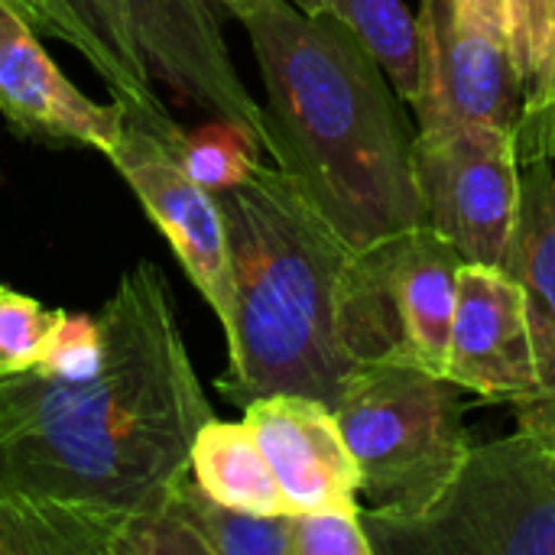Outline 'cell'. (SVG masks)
Returning <instances> with one entry per match:
<instances>
[{"label": "cell", "mask_w": 555, "mask_h": 555, "mask_svg": "<svg viewBox=\"0 0 555 555\" xmlns=\"http://www.w3.org/2000/svg\"><path fill=\"white\" fill-rule=\"evenodd\" d=\"M104 354L81 380L0 377V498L107 514L153 507L215 416L163 270L140 260L101 309Z\"/></svg>", "instance_id": "obj_1"}, {"label": "cell", "mask_w": 555, "mask_h": 555, "mask_svg": "<svg viewBox=\"0 0 555 555\" xmlns=\"http://www.w3.org/2000/svg\"><path fill=\"white\" fill-rule=\"evenodd\" d=\"M211 195L234 280L231 361L215 380L228 403L302 393L335 406L361 364L403 361L371 250L348 247L276 166Z\"/></svg>", "instance_id": "obj_2"}, {"label": "cell", "mask_w": 555, "mask_h": 555, "mask_svg": "<svg viewBox=\"0 0 555 555\" xmlns=\"http://www.w3.org/2000/svg\"><path fill=\"white\" fill-rule=\"evenodd\" d=\"M267 104L263 153L354 250L426 224L416 130L367 42L338 16L254 0L241 16Z\"/></svg>", "instance_id": "obj_3"}, {"label": "cell", "mask_w": 555, "mask_h": 555, "mask_svg": "<svg viewBox=\"0 0 555 555\" xmlns=\"http://www.w3.org/2000/svg\"><path fill=\"white\" fill-rule=\"evenodd\" d=\"M215 0H26V20L98 72L127 124L176 150L185 140L156 85L215 120L244 127L260 140V104L244 88L221 39ZM263 143V140H260Z\"/></svg>", "instance_id": "obj_4"}, {"label": "cell", "mask_w": 555, "mask_h": 555, "mask_svg": "<svg viewBox=\"0 0 555 555\" xmlns=\"http://www.w3.org/2000/svg\"><path fill=\"white\" fill-rule=\"evenodd\" d=\"M374 511L416 517L462 468L472 436L462 387L403 361L361 364L332 406Z\"/></svg>", "instance_id": "obj_5"}, {"label": "cell", "mask_w": 555, "mask_h": 555, "mask_svg": "<svg viewBox=\"0 0 555 555\" xmlns=\"http://www.w3.org/2000/svg\"><path fill=\"white\" fill-rule=\"evenodd\" d=\"M361 524L374 555H555V449L524 426L472 442L429 511L361 507Z\"/></svg>", "instance_id": "obj_6"}, {"label": "cell", "mask_w": 555, "mask_h": 555, "mask_svg": "<svg viewBox=\"0 0 555 555\" xmlns=\"http://www.w3.org/2000/svg\"><path fill=\"white\" fill-rule=\"evenodd\" d=\"M413 176L426 224L465 263L504 270L520 211L517 133L485 124L416 130Z\"/></svg>", "instance_id": "obj_7"}, {"label": "cell", "mask_w": 555, "mask_h": 555, "mask_svg": "<svg viewBox=\"0 0 555 555\" xmlns=\"http://www.w3.org/2000/svg\"><path fill=\"white\" fill-rule=\"evenodd\" d=\"M420 91L410 101L416 130L485 124L520 127L524 88L511 42L488 29L465 26L452 0H420Z\"/></svg>", "instance_id": "obj_8"}, {"label": "cell", "mask_w": 555, "mask_h": 555, "mask_svg": "<svg viewBox=\"0 0 555 555\" xmlns=\"http://www.w3.org/2000/svg\"><path fill=\"white\" fill-rule=\"evenodd\" d=\"M104 156L133 189L150 221L166 234L185 276L195 283L228 335L234 325V280L228 231L215 195L179 166L166 143L137 124H127Z\"/></svg>", "instance_id": "obj_9"}, {"label": "cell", "mask_w": 555, "mask_h": 555, "mask_svg": "<svg viewBox=\"0 0 555 555\" xmlns=\"http://www.w3.org/2000/svg\"><path fill=\"white\" fill-rule=\"evenodd\" d=\"M442 374L491 403H517L540 390L527 302L507 270L462 267Z\"/></svg>", "instance_id": "obj_10"}, {"label": "cell", "mask_w": 555, "mask_h": 555, "mask_svg": "<svg viewBox=\"0 0 555 555\" xmlns=\"http://www.w3.org/2000/svg\"><path fill=\"white\" fill-rule=\"evenodd\" d=\"M0 114L36 143L98 153H107L127 127L117 101L98 104L62 75L29 20L7 0H0Z\"/></svg>", "instance_id": "obj_11"}, {"label": "cell", "mask_w": 555, "mask_h": 555, "mask_svg": "<svg viewBox=\"0 0 555 555\" xmlns=\"http://www.w3.org/2000/svg\"><path fill=\"white\" fill-rule=\"evenodd\" d=\"M289 514L361 511V475L328 403L273 393L244 406Z\"/></svg>", "instance_id": "obj_12"}, {"label": "cell", "mask_w": 555, "mask_h": 555, "mask_svg": "<svg viewBox=\"0 0 555 555\" xmlns=\"http://www.w3.org/2000/svg\"><path fill=\"white\" fill-rule=\"evenodd\" d=\"M380 296L406 364L442 374L459 302L462 254L429 224L371 247ZM446 377V374H442Z\"/></svg>", "instance_id": "obj_13"}, {"label": "cell", "mask_w": 555, "mask_h": 555, "mask_svg": "<svg viewBox=\"0 0 555 555\" xmlns=\"http://www.w3.org/2000/svg\"><path fill=\"white\" fill-rule=\"evenodd\" d=\"M504 270L527 302L540 390L555 393V156L520 163V211Z\"/></svg>", "instance_id": "obj_14"}, {"label": "cell", "mask_w": 555, "mask_h": 555, "mask_svg": "<svg viewBox=\"0 0 555 555\" xmlns=\"http://www.w3.org/2000/svg\"><path fill=\"white\" fill-rule=\"evenodd\" d=\"M189 472L208 498L234 511L260 517L289 514L280 485L244 420L228 423L211 416L192 442Z\"/></svg>", "instance_id": "obj_15"}, {"label": "cell", "mask_w": 555, "mask_h": 555, "mask_svg": "<svg viewBox=\"0 0 555 555\" xmlns=\"http://www.w3.org/2000/svg\"><path fill=\"white\" fill-rule=\"evenodd\" d=\"M507 42L524 88L517 156H553L555 0H507Z\"/></svg>", "instance_id": "obj_16"}, {"label": "cell", "mask_w": 555, "mask_h": 555, "mask_svg": "<svg viewBox=\"0 0 555 555\" xmlns=\"http://www.w3.org/2000/svg\"><path fill=\"white\" fill-rule=\"evenodd\" d=\"M130 514L0 498V555H111Z\"/></svg>", "instance_id": "obj_17"}, {"label": "cell", "mask_w": 555, "mask_h": 555, "mask_svg": "<svg viewBox=\"0 0 555 555\" xmlns=\"http://www.w3.org/2000/svg\"><path fill=\"white\" fill-rule=\"evenodd\" d=\"M302 13H328L348 23L384 65L397 94L410 104L420 91L416 13L403 0H289Z\"/></svg>", "instance_id": "obj_18"}, {"label": "cell", "mask_w": 555, "mask_h": 555, "mask_svg": "<svg viewBox=\"0 0 555 555\" xmlns=\"http://www.w3.org/2000/svg\"><path fill=\"white\" fill-rule=\"evenodd\" d=\"M172 501L192 520L198 537L211 555H293L289 550V514L260 517L247 511H234L215 498H208L192 472L185 468L169 485Z\"/></svg>", "instance_id": "obj_19"}, {"label": "cell", "mask_w": 555, "mask_h": 555, "mask_svg": "<svg viewBox=\"0 0 555 555\" xmlns=\"http://www.w3.org/2000/svg\"><path fill=\"white\" fill-rule=\"evenodd\" d=\"M260 153H263V143L254 133H247L237 124L211 117L208 127L195 133L185 130V140L176 150V159L198 185L211 192V189L244 179L260 163Z\"/></svg>", "instance_id": "obj_20"}, {"label": "cell", "mask_w": 555, "mask_h": 555, "mask_svg": "<svg viewBox=\"0 0 555 555\" xmlns=\"http://www.w3.org/2000/svg\"><path fill=\"white\" fill-rule=\"evenodd\" d=\"M111 555H211L192 520L166 491L153 507L124 520Z\"/></svg>", "instance_id": "obj_21"}, {"label": "cell", "mask_w": 555, "mask_h": 555, "mask_svg": "<svg viewBox=\"0 0 555 555\" xmlns=\"http://www.w3.org/2000/svg\"><path fill=\"white\" fill-rule=\"evenodd\" d=\"M55 319L59 309H46L33 296L0 283V377L23 374L39 364Z\"/></svg>", "instance_id": "obj_22"}, {"label": "cell", "mask_w": 555, "mask_h": 555, "mask_svg": "<svg viewBox=\"0 0 555 555\" xmlns=\"http://www.w3.org/2000/svg\"><path fill=\"white\" fill-rule=\"evenodd\" d=\"M104 354L101 338V319L88 312H65L59 309V319L46 338V348L39 354V364L33 367L42 377L59 380H81L94 374Z\"/></svg>", "instance_id": "obj_23"}, {"label": "cell", "mask_w": 555, "mask_h": 555, "mask_svg": "<svg viewBox=\"0 0 555 555\" xmlns=\"http://www.w3.org/2000/svg\"><path fill=\"white\" fill-rule=\"evenodd\" d=\"M293 555H374L361 524V511L289 514Z\"/></svg>", "instance_id": "obj_24"}, {"label": "cell", "mask_w": 555, "mask_h": 555, "mask_svg": "<svg viewBox=\"0 0 555 555\" xmlns=\"http://www.w3.org/2000/svg\"><path fill=\"white\" fill-rule=\"evenodd\" d=\"M511 406H514L517 426L537 433L543 442H550L555 449V393L540 390V393H530V397H524V400H517Z\"/></svg>", "instance_id": "obj_25"}, {"label": "cell", "mask_w": 555, "mask_h": 555, "mask_svg": "<svg viewBox=\"0 0 555 555\" xmlns=\"http://www.w3.org/2000/svg\"><path fill=\"white\" fill-rule=\"evenodd\" d=\"M452 7L465 26L488 29L507 39V0H452Z\"/></svg>", "instance_id": "obj_26"}, {"label": "cell", "mask_w": 555, "mask_h": 555, "mask_svg": "<svg viewBox=\"0 0 555 555\" xmlns=\"http://www.w3.org/2000/svg\"><path fill=\"white\" fill-rule=\"evenodd\" d=\"M215 3H221V7H224L228 13L241 16V13H244V10H247V7H250L254 0H215Z\"/></svg>", "instance_id": "obj_27"}, {"label": "cell", "mask_w": 555, "mask_h": 555, "mask_svg": "<svg viewBox=\"0 0 555 555\" xmlns=\"http://www.w3.org/2000/svg\"><path fill=\"white\" fill-rule=\"evenodd\" d=\"M7 3H13V7H16V10H20L23 16H26V0H7Z\"/></svg>", "instance_id": "obj_28"}, {"label": "cell", "mask_w": 555, "mask_h": 555, "mask_svg": "<svg viewBox=\"0 0 555 555\" xmlns=\"http://www.w3.org/2000/svg\"><path fill=\"white\" fill-rule=\"evenodd\" d=\"M553 156H555V111H553Z\"/></svg>", "instance_id": "obj_29"}]
</instances>
